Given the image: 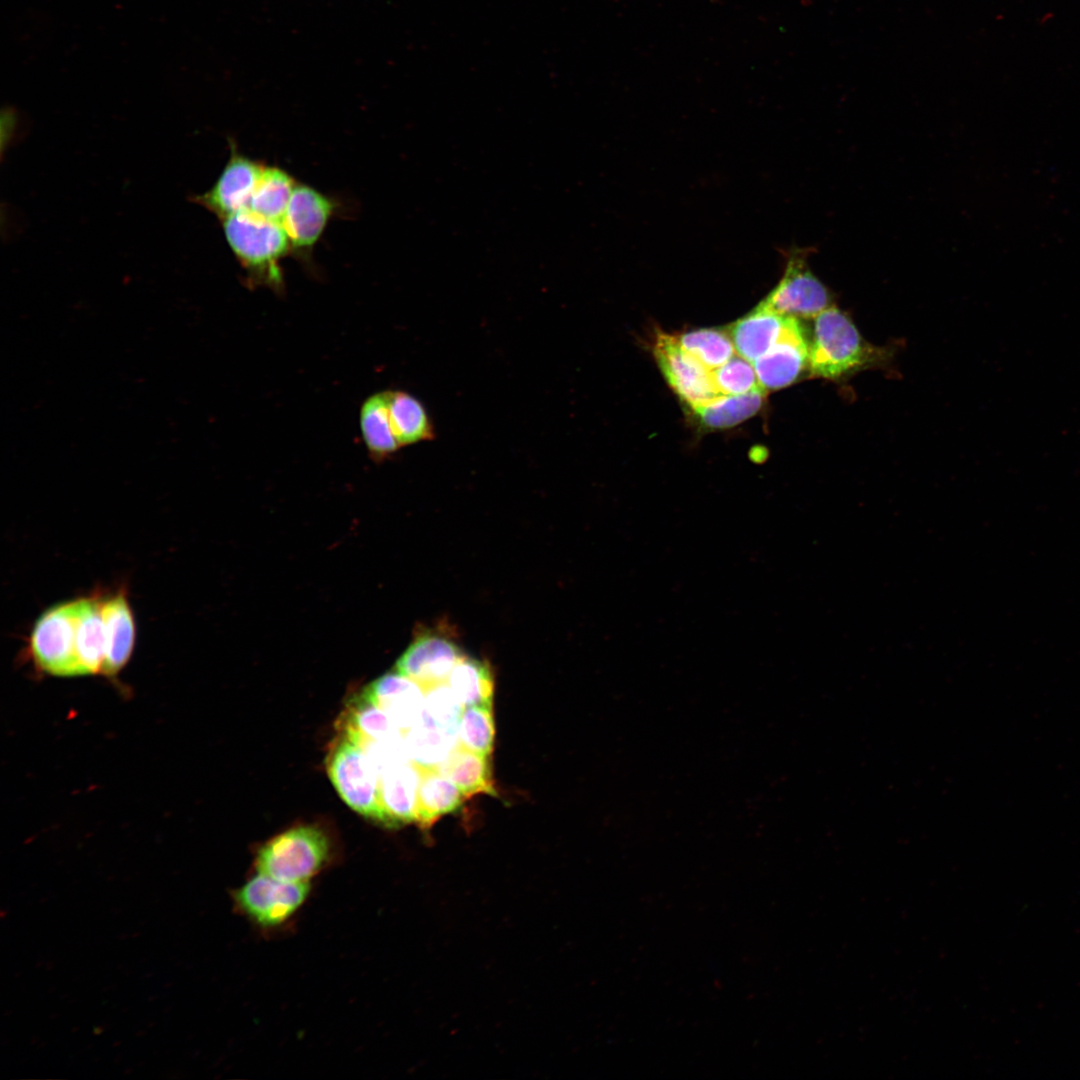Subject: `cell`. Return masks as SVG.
I'll list each match as a JSON object with an SVG mask.
<instances>
[{"instance_id": "obj_1", "label": "cell", "mask_w": 1080, "mask_h": 1080, "mask_svg": "<svg viewBox=\"0 0 1080 1080\" xmlns=\"http://www.w3.org/2000/svg\"><path fill=\"white\" fill-rule=\"evenodd\" d=\"M226 241L246 271L248 282L276 292L284 289L281 260L292 245L282 223L244 209L221 220Z\"/></svg>"}, {"instance_id": "obj_2", "label": "cell", "mask_w": 1080, "mask_h": 1080, "mask_svg": "<svg viewBox=\"0 0 1080 1080\" xmlns=\"http://www.w3.org/2000/svg\"><path fill=\"white\" fill-rule=\"evenodd\" d=\"M884 352L866 342L851 319L830 306L815 317L808 367L814 376L840 379L879 361Z\"/></svg>"}, {"instance_id": "obj_3", "label": "cell", "mask_w": 1080, "mask_h": 1080, "mask_svg": "<svg viewBox=\"0 0 1080 1080\" xmlns=\"http://www.w3.org/2000/svg\"><path fill=\"white\" fill-rule=\"evenodd\" d=\"M331 844L317 826L301 825L264 843L257 851L259 873L288 882H309L329 862Z\"/></svg>"}, {"instance_id": "obj_4", "label": "cell", "mask_w": 1080, "mask_h": 1080, "mask_svg": "<svg viewBox=\"0 0 1080 1080\" xmlns=\"http://www.w3.org/2000/svg\"><path fill=\"white\" fill-rule=\"evenodd\" d=\"M326 769L337 793L352 810L383 825L379 773L360 745L339 733L327 754Z\"/></svg>"}, {"instance_id": "obj_5", "label": "cell", "mask_w": 1080, "mask_h": 1080, "mask_svg": "<svg viewBox=\"0 0 1080 1080\" xmlns=\"http://www.w3.org/2000/svg\"><path fill=\"white\" fill-rule=\"evenodd\" d=\"M77 599L44 611L36 620L28 641L34 664L56 676L82 675L77 657Z\"/></svg>"}, {"instance_id": "obj_6", "label": "cell", "mask_w": 1080, "mask_h": 1080, "mask_svg": "<svg viewBox=\"0 0 1080 1080\" xmlns=\"http://www.w3.org/2000/svg\"><path fill=\"white\" fill-rule=\"evenodd\" d=\"M309 893V882H288L258 872L233 891L232 899L238 911L258 928L273 930L295 916Z\"/></svg>"}, {"instance_id": "obj_7", "label": "cell", "mask_w": 1080, "mask_h": 1080, "mask_svg": "<svg viewBox=\"0 0 1080 1080\" xmlns=\"http://www.w3.org/2000/svg\"><path fill=\"white\" fill-rule=\"evenodd\" d=\"M807 256L806 250L790 251L782 278L760 307L783 316L815 318L831 306V295L811 271Z\"/></svg>"}, {"instance_id": "obj_8", "label": "cell", "mask_w": 1080, "mask_h": 1080, "mask_svg": "<svg viewBox=\"0 0 1080 1080\" xmlns=\"http://www.w3.org/2000/svg\"><path fill=\"white\" fill-rule=\"evenodd\" d=\"M230 157L214 185L193 201L216 215L225 217L248 208L265 166L237 151L231 142Z\"/></svg>"}, {"instance_id": "obj_9", "label": "cell", "mask_w": 1080, "mask_h": 1080, "mask_svg": "<svg viewBox=\"0 0 1080 1080\" xmlns=\"http://www.w3.org/2000/svg\"><path fill=\"white\" fill-rule=\"evenodd\" d=\"M654 354L667 382L691 408L720 395L711 371L686 352L676 336L659 333Z\"/></svg>"}, {"instance_id": "obj_10", "label": "cell", "mask_w": 1080, "mask_h": 1080, "mask_svg": "<svg viewBox=\"0 0 1080 1080\" xmlns=\"http://www.w3.org/2000/svg\"><path fill=\"white\" fill-rule=\"evenodd\" d=\"M464 656L460 647L439 632H423L408 646L395 669L418 682L425 690L447 681Z\"/></svg>"}, {"instance_id": "obj_11", "label": "cell", "mask_w": 1080, "mask_h": 1080, "mask_svg": "<svg viewBox=\"0 0 1080 1080\" xmlns=\"http://www.w3.org/2000/svg\"><path fill=\"white\" fill-rule=\"evenodd\" d=\"M809 346L797 318L789 317L779 340L753 362L762 388L779 389L793 383L808 366Z\"/></svg>"}, {"instance_id": "obj_12", "label": "cell", "mask_w": 1080, "mask_h": 1080, "mask_svg": "<svg viewBox=\"0 0 1080 1080\" xmlns=\"http://www.w3.org/2000/svg\"><path fill=\"white\" fill-rule=\"evenodd\" d=\"M334 209V202L326 195L306 184H297L282 220L292 249L306 251L313 248Z\"/></svg>"}, {"instance_id": "obj_13", "label": "cell", "mask_w": 1080, "mask_h": 1080, "mask_svg": "<svg viewBox=\"0 0 1080 1080\" xmlns=\"http://www.w3.org/2000/svg\"><path fill=\"white\" fill-rule=\"evenodd\" d=\"M420 768L410 759L379 771V801L383 826L398 828L416 822Z\"/></svg>"}, {"instance_id": "obj_14", "label": "cell", "mask_w": 1080, "mask_h": 1080, "mask_svg": "<svg viewBox=\"0 0 1080 1080\" xmlns=\"http://www.w3.org/2000/svg\"><path fill=\"white\" fill-rule=\"evenodd\" d=\"M362 692L385 711L403 733L421 719L425 689L398 671L383 674Z\"/></svg>"}, {"instance_id": "obj_15", "label": "cell", "mask_w": 1080, "mask_h": 1080, "mask_svg": "<svg viewBox=\"0 0 1080 1080\" xmlns=\"http://www.w3.org/2000/svg\"><path fill=\"white\" fill-rule=\"evenodd\" d=\"M105 629L102 673L116 675L128 662L135 644V620L125 591L101 600Z\"/></svg>"}, {"instance_id": "obj_16", "label": "cell", "mask_w": 1080, "mask_h": 1080, "mask_svg": "<svg viewBox=\"0 0 1080 1080\" xmlns=\"http://www.w3.org/2000/svg\"><path fill=\"white\" fill-rule=\"evenodd\" d=\"M338 730L362 748L403 738V732L389 715L362 691L347 703L338 720Z\"/></svg>"}, {"instance_id": "obj_17", "label": "cell", "mask_w": 1080, "mask_h": 1080, "mask_svg": "<svg viewBox=\"0 0 1080 1080\" xmlns=\"http://www.w3.org/2000/svg\"><path fill=\"white\" fill-rule=\"evenodd\" d=\"M789 317L759 305L731 328L736 353L751 363L762 357L782 336Z\"/></svg>"}, {"instance_id": "obj_18", "label": "cell", "mask_w": 1080, "mask_h": 1080, "mask_svg": "<svg viewBox=\"0 0 1080 1080\" xmlns=\"http://www.w3.org/2000/svg\"><path fill=\"white\" fill-rule=\"evenodd\" d=\"M419 768L416 823L429 830L440 817L457 811L467 797L437 768Z\"/></svg>"}, {"instance_id": "obj_19", "label": "cell", "mask_w": 1080, "mask_h": 1080, "mask_svg": "<svg viewBox=\"0 0 1080 1080\" xmlns=\"http://www.w3.org/2000/svg\"><path fill=\"white\" fill-rule=\"evenodd\" d=\"M359 426L365 448L374 460H383L401 448L391 426L389 390L375 392L363 401Z\"/></svg>"}, {"instance_id": "obj_20", "label": "cell", "mask_w": 1080, "mask_h": 1080, "mask_svg": "<svg viewBox=\"0 0 1080 1080\" xmlns=\"http://www.w3.org/2000/svg\"><path fill=\"white\" fill-rule=\"evenodd\" d=\"M489 757L457 744L437 769L467 798L481 793L497 796Z\"/></svg>"}, {"instance_id": "obj_21", "label": "cell", "mask_w": 1080, "mask_h": 1080, "mask_svg": "<svg viewBox=\"0 0 1080 1080\" xmlns=\"http://www.w3.org/2000/svg\"><path fill=\"white\" fill-rule=\"evenodd\" d=\"M77 616V657L82 675L102 671L105 657V629L101 599L79 598Z\"/></svg>"}, {"instance_id": "obj_22", "label": "cell", "mask_w": 1080, "mask_h": 1080, "mask_svg": "<svg viewBox=\"0 0 1080 1080\" xmlns=\"http://www.w3.org/2000/svg\"><path fill=\"white\" fill-rule=\"evenodd\" d=\"M446 682L464 707L493 706L495 680L487 662L463 656Z\"/></svg>"}, {"instance_id": "obj_23", "label": "cell", "mask_w": 1080, "mask_h": 1080, "mask_svg": "<svg viewBox=\"0 0 1080 1080\" xmlns=\"http://www.w3.org/2000/svg\"><path fill=\"white\" fill-rule=\"evenodd\" d=\"M389 416L400 447L434 437L431 420L423 404L405 391L389 390Z\"/></svg>"}, {"instance_id": "obj_24", "label": "cell", "mask_w": 1080, "mask_h": 1080, "mask_svg": "<svg viewBox=\"0 0 1080 1080\" xmlns=\"http://www.w3.org/2000/svg\"><path fill=\"white\" fill-rule=\"evenodd\" d=\"M406 752L422 768H438L458 744V735L423 719L403 733Z\"/></svg>"}, {"instance_id": "obj_25", "label": "cell", "mask_w": 1080, "mask_h": 1080, "mask_svg": "<svg viewBox=\"0 0 1080 1080\" xmlns=\"http://www.w3.org/2000/svg\"><path fill=\"white\" fill-rule=\"evenodd\" d=\"M296 185L285 170L265 166L247 209L259 217L282 223Z\"/></svg>"}, {"instance_id": "obj_26", "label": "cell", "mask_w": 1080, "mask_h": 1080, "mask_svg": "<svg viewBox=\"0 0 1080 1080\" xmlns=\"http://www.w3.org/2000/svg\"><path fill=\"white\" fill-rule=\"evenodd\" d=\"M765 389L759 387L740 395H719L692 407L700 420L713 428L736 425L754 415L762 406Z\"/></svg>"}, {"instance_id": "obj_27", "label": "cell", "mask_w": 1080, "mask_h": 1080, "mask_svg": "<svg viewBox=\"0 0 1080 1080\" xmlns=\"http://www.w3.org/2000/svg\"><path fill=\"white\" fill-rule=\"evenodd\" d=\"M679 345L710 371L736 354L733 341L716 329H699L676 336Z\"/></svg>"}, {"instance_id": "obj_28", "label": "cell", "mask_w": 1080, "mask_h": 1080, "mask_svg": "<svg viewBox=\"0 0 1080 1080\" xmlns=\"http://www.w3.org/2000/svg\"><path fill=\"white\" fill-rule=\"evenodd\" d=\"M495 741V720L492 706H468L463 709L458 744L484 756H490Z\"/></svg>"}, {"instance_id": "obj_29", "label": "cell", "mask_w": 1080, "mask_h": 1080, "mask_svg": "<svg viewBox=\"0 0 1080 1080\" xmlns=\"http://www.w3.org/2000/svg\"><path fill=\"white\" fill-rule=\"evenodd\" d=\"M463 709L464 706L447 682H444L425 690L421 719L449 733L458 735Z\"/></svg>"}, {"instance_id": "obj_30", "label": "cell", "mask_w": 1080, "mask_h": 1080, "mask_svg": "<svg viewBox=\"0 0 1080 1080\" xmlns=\"http://www.w3.org/2000/svg\"><path fill=\"white\" fill-rule=\"evenodd\" d=\"M711 375L720 395H740L761 387L753 363L737 353Z\"/></svg>"}]
</instances>
